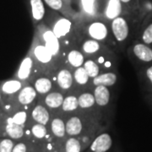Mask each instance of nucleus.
Segmentation results:
<instances>
[{"label": "nucleus", "mask_w": 152, "mask_h": 152, "mask_svg": "<svg viewBox=\"0 0 152 152\" xmlns=\"http://www.w3.org/2000/svg\"><path fill=\"white\" fill-rule=\"evenodd\" d=\"M78 111H80V108H79L77 91H74L65 94L64 102L62 104L61 108L58 113H60L64 117H66L69 114L75 113Z\"/></svg>", "instance_id": "18"}, {"label": "nucleus", "mask_w": 152, "mask_h": 152, "mask_svg": "<svg viewBox=\"0 0 152 152\" xmlns=\"http://www.w3.org/2000/svg\"><path fill=\"white\" fill-rule=\"evenodd\" d=\"M142 41L146 45L152 43V24H151L144 31L142 35Z\"/></svg>", "instance_id": "33"}, {"label": "nucleus", "mask_w": 152, "mask_h": 152, "mask_svg": "<svg viewBox=\"0 0 152 152\" xmlns=\"http://www.w3.org/2000/svg\"><path fill=\"white\" fill-rule=\"evenodd\" d=\"M38 95L31 83H27L14 96L6 100L3 108L5 113L20 107H31L37 101Z\"/></svg>", "instance_id": "4"}, {"label": "nucleus", "mask_w": 152, "mask_h": 152, "mask_svg": "<svg viewBox=\"0 0 152 152\" xmlns=\"http://www.w3.org/2000/svg\"><path fill=\"white\" fill-rule=\"evenodd\" d=\"M31 107H20L11 110L10 112L6 113L12 122L19 125L26 127L28 121L30 120L31 109Z\"/></svg>", "instance_id": "25"}, {"label": "nucleus", "mask_w": 152, "mask_h": 152, "mask_svg": "<svg viewBox=\"0 0 152 152\" xmlns=\"http://www.w3.org/2000/svg\"><path fill=\"white\" fill-rule=\"evenodd\" d=\"M133 52L135 57L142 62L149 63L152 61V49L146 44L137 43L133 48Z\"/></svg>", "instance_id": "28"}, {"label": "nucleus", "mask_w": 152, "mask_h": 152, "mask_svg": "<svg viewBox=\"0 0 152 152\" xmlns=\"http://www.w3.org/2000/svg\"><path fill=\"white\" fill-rule=\"evenodd\" d=\"M26 84L27 82L20 80L16 78H12L10 80L0 81V91L4 98V102L12 96H14Z\"/></svg>", "instance_id": "17"}, {"label": "nucleus", "mask_w": 152, "mask_h": 152, "mask_svg": "<svg viewBox=\"0 0 152 152\" xmlns=\"http://www.w3.org/2000/svg\"><path fill=\"white\" fill-rule=\"evenodd\" d=\"M49 141H59L67 137L65 118L60 113H53L48 125Z\"/></svg>", "instance_id": "7"}, {"label": "nucleus", "mask_w": 152, "mask_h": 152, "mask_svg": "<svg viewBox=\"0 0 152 152\" xmlns=\"http://www.w3.org/2000/svg\"><path fill=\"white\" fill-rule=\"evenodd\" d=\"M15 145V140L9 137L0 140V152H12Z\"/></svg>", "instance_id": "32"}, {"label": "nucleus", "mask_w": 152, "mask_h": 152, "mask_svg": "<svg viewBox=\"0 0 152 152\" xmlns=\"http://www.w3.org/2000/svg\"><path fill=\"white\" fill-rule=\"evenodd\" d=\"M83 67L88 73L91 80H92L98 75L102 73V67L98 64L96 60H94L91 58H86V59L85 60V63L83 64Z\"/></svg>", "instance_id": "30"}, {"label": "nucleus", "mask_w": 152, "mask_h": 152, "mask_svg": "<svg viewBox=\"0 0 152 152\" xmlns=\"http://www.w3.org/2000/svg\"><path fill=\"white\" fill-rule=\"evenodd\" d=\"M86 59V57L83 53L81 49L77 48L69 49L68 51H66L64 55V64L69 66L73 69L83 66Z\"/></svg>", "instance_id": "20"}, {"label": "nucleus", "mask_w": 152, "mask_h": 152, "mask_svg": "<svg viewBox=\"0 0 152 152\" xmlns=\"http://www.w3.org/2000/svg\"><path fill=\"white\" fill-rule=\"evenodd\" d=\"M30 126L29 129H26V135H31L36 140L42 141L49 140V130L48 127L46 125L36 123L30 119Z\"/></svg>", "instance_id": "22"}, {"label": "nucleus", "mask_w": 152, "mask_h": 152, "mask_svg": "<svg viewBox=\"0 0 152 152\" xmlns=\"http://www.w3.org/2000/svg\"><path fill=\"white\" fill-rule=\"evenodd\" d=\"M64 93L62 92L58 89H54L42 97L39 98L42 101L45 106L52 112V113H58L64 102Z\"/></svg>", "instance_id": "14"}, {"label": "nucleus", "mask_w": 152, "mask_h": 152, "mask_svg": "<svg viewBox=\"0 0 152 152\" xmlns=\"http://www.w3.org/2000/svg\"><path fill=\"white\" fill-rule=\"evenodd\" d=\"M123 11L122 2L120 0H108L104 11V15L108 20H113L121 15Z\"/></svg>", "instance_id": "27"}, {"label": "nucleus", "mask_w": 152, "mask_h": 152, "mask_svg": "<svg viewBox=\"0 0 152 152\" xmlns=\"http://www.w3.org/2000/svg\"><path fill=\"white\" fill-rule=\"evenodd\" d=\"M146 76L148 80H150V82L151 83L152 85V66L149 67L146 69Z\"/></svg>", "instance_id": "36"}, {"label": "nucleus", "mask_w": 152, "mask_h": 152, "mask_svg": "<svg viewBox=\"0 0 152 152\" xmlns=\"http://www.w3.org/2000/svg\"><path fill=\"white\" fill-rule=\"evenodd\" d=\"M80 49L86 58H94L101 53L108 52L105 44L90 37H87L82 42Z\"/></svg>", "instance_id": "15"}, {"label": "nucleus", "mask_w": 152, "mask_h": 152, "mask_svg": "<svg viewBox=\"0 0 152 152\" xmlns=\"http://www.w3.org/2000/svg\"><path fill=\"white\" fill-rule=\"evenodd\" d=\"M111 31L114 39L118 42H123L129 37V27L128 22L124 18L118 16L115 18L111 21Z\"/></svg>", "instance_id": "16"}, {"label": "nucleus", "mask_w": 152, "mask_h": 152, "mask_svg": "<svg viewBox=\"0 0 152 152\" xmlns=\"http://www.w3.org/2000/svg\"><path fill=\"white\" fill-rule=\"evenodd\" d=\"M121 2H123V3H129V2H130V0H120Z\"/></svg>", "instance_id": "39"}, {"label": "nucleus", "mask_w": 152, "mask_h": 152, "mask_svg": "<svg viewBox=\"0 0 152 152\" xmlns=\"http://www.w3.org/2000/svg\"><path fill=\"white\" fill-rule=\"evenodd\" d=\"M37 73L38 70L35 60L31 54L28 53L27 55L20 62L19 68L14 75V78H16L24 82L30 83L33 76L37 75Z\"/></svg>", "instance_id": "10"}, {"label": "nucleus", "mask_w": 152, "mask_h": 152, "mask_svg": "<svg viewBox=\"0 0 152 152\" xmlns=\"http://www.w3.org/2000/svg\"><path fill=\"white\" fill-rule=\"evenodd\" d=\"M57 89L64 94L75 91L73 75V69L66 64H61L52 75Z\"/></svg>", "instance_id": "5"}, {"label": "nucleus", "mask_w": 152, "mask_h": 152, "mask_svg": "<svg viewBox=\"0 0 152 152\" xmlns=\"http://www.w3.org/2000/svg\"><path fill=\"white\" fill-rule=\"evenodd\" d=\"M34 21L41 22L45 16V7L42 0H30Z\"/></svg>", "instance_id": "29"}, {"label": "nucleus", "mask_w": 152, "mask_h": 152, "mask_svg": "<svg viewBox=\"0 0 152 152\" xmlns=\"http://www.w3.org/2000/svg\"><path fill=\"white\" fill-rule=\"evenodd\" d=\"M78 102L80 111L85 113L97 114L98 107L96 103V99L91 88H86L84 90L77 91Z\"/></svg>", "instance_id": "12"}, {"label": "nucleus", "mask_w": 152, "mask_h": 152, "mask_svg": "<svg viewBox=\"0 0 152 152\" xmlns=\"http://www.w3.org/2000/svg\"><path fill=\"white\" fill-rule=\"evenodd\" d=\"M4 115H5V112H4V108H3V107L0 106V122L4 120Z\"/></svg>", "instance_id": "37"}, {"label": "nucleus", "mask_w": 152, "mask_h": 152, "mask_svg": "<svg viewBox=\"0 0 152 152\" xmlns=\"http://www.w3.org/2000/svg\"><path fill=\"white\" fill-rule=\"evenodd\" d=\"M82 8L89 15H95L96 13V0H81Z\"/></svg>", "instance_id": "31"}, {"label": "nucleus", "mask_w": 152, "mask_h": 152, "mask_svg": "<svg viewBox=\"0 0 152 152\" xmlns=\"http://www.w3.org/2000/svg\"><path fill=\"white\" fill-rule=\"evenodd\" d=\"M118 80V75L115 72H102L96 77L91 80L90 88L92 89L93 87L97 86H114Z\"/></svg>", "instance_id": "26"}, {"label": "nucleus", "mask_w": 152, "mask_h": 152, "mask_svg": "<svg viewBox=\"0 0 152 152\" xmlns=\"http://www.w3.org/2000/svg\"><path fill=\"white\" fill-rule=\"evenodd\" d=\"M113 145V139L108 133H102L90 145L91 152H107Z\"/></svg>", "instance_id": "21"}, {"label": "nucleus", "mask_w": 152, "mask_h": 152, "mask_svg": "<svg viewBox=\"0 0 152 152\" xmlns=\"http://www.w3.org/2000/svg\"><path fill=\"white\" fill-rule=\"evenodd\" d=\"M29 53L31 54L35 60L38 73H46L52 75L56 69L60 65L51 53V52L42 42L36 32Z\"/></svg>", "instance_id": "2"}, {"label": "nucleus", "mask_w": 152, "mask_h": 152, "mask_svg": "<svg viewBox=\"0 0 152 152\" xmlns=\"http://www.w3.org/2000/svg\"><path fill=\"white\" fill-rule=\"evenodd\" d=\"M48 5L54 10H60L63 8V0H44Z\"/></svg>", "instance_id": "35"}, {"label": "nucleus", "mask_w": 152, "mask_h": 152, "mask_svg": "<svg viewBox=\"0 0 152 152\" xmlns=\"http://www.w3.org/2000/svg\"><path fill=\"white\" fill-rule=\"evenodd\" d=\"M85 143L78 137L67 136L59 141L50 142L48 149L50 152H82Z\"/></svg>", "instance_id": "6"}, {"label": "nucleus", "mask_w": 152, "mask_h": 152, "mask_svg": "<svg viewBox=\"0 0 152 152\" xmlns=\"http://www.w3.org/2000/svg\"><path fill=\"white\" fill-rule=\"evenodd\" d=\"M30 145L27 142L20 141L15 143L12 152H29Z\"/></svg>", "instance_id": "34"}, {"label": "nucleus", "mask_w": 152, "mask_h": 152, "mask_svg": "<svg viewBox=\"0 0 152 152\" xmlns=\"http://www.w3.org/2000/svg\"><path fill=\"white\" fill-rule=\"evenodd\" d=\"M73 75L75 91H80L90 87L91 80L83 66L73 69Z\"/></svg>", "instance_id": "23"}, {"label": "nucleus", "mask_w": 152, "mask_h": 152, "mask_svg": "<svg viewBox=\"0 0 152 152\" xmlns=\"http://www.w3.org/2000/svg\"><path fill=\"white\" fill-rule=\"evenodd\" d=\"M36 33L37 34L42 42L51 52L56 61L59 64H61L60 63H64L63 61H64L65 55L64 44L57 37V36L52 31V29L44 24H40L37 27Z\"/></svg>", "instance_id": "3"}, {"label": "nucleus", "mask_w": 152, "mask_h": 152, "mask_svg": "<svg viewBox=\"0 0 152 152\" xmlns=\"http://www.w3.org/2000/svg\"><path fill=\"white\" fill-rule=\"evenodd\" d=\"M4 103V98L3 96V95H2V93H1V91H0V106L3 107Z\"/></svg>", "instance_id": "38"}, {"label": "nucleus", "mask_w": 152, "mask_h": 152, "mask_svg": "<svg viewBox=\"0 0 152 152\" xmlns=\"http://www.w3.org/2000/svg\"><path fill=\"white\" fill-rule=\"evenodd\" d=\"M111 28L102 20H94L86 27L87 37L106 43L111 37Z\"/></svg>", "instance_id": "9"}, {"label": "nucleus", "mask_w": 152, "mask_h": 152, "mask_svg": "<svg viewBox=\"0 0 152 152\" xmlns=\"http://www.w3.org/2000/svg\"><path fill=\"white\" fill-rule=\"evenodd\" d=\"M64 118L67 135L78 137L83 142L87 137L95 134L98 126L97 114L78 111Z\"/></svg>", "instance_id": "1"}, {"label": "nucleus", "mask_w": 152, "mask_h": 152, "mask_svg": "<svg viewBox=\"0 0 152 152\" xmlns=\"http://www.w3.org/2000/svg\"><path fill=\"white\" fill-rule=\"evenodd\" d=\"M4 130L6 135L14 140H21L25 135H26V127L15 124L11 121L8 115L6 116L4 119Z\"/></svg>", "instance_id": "19"}, {"label": "nucleus", "mask_w": 152, "mask_h": 152, "mask_svg": "<svg viewBox=\"0 0 152 152\" xmlns=\"http://www.w3.org/2000/svg\"><path fill=\"white\" fill-rule=\"evenodd\" d=\"M92 91L98 109L107 107L111 101V91L109 90V87L97 86L93 87Z\"/></svg>", "instance_id": "24"}, {"label": "nucleus", "mask_w": 152, "mask_h": 152, "mask_svg": "<svg viewBox=\"0 0 152 152\" xmlns=\"http://www.w3.org/2000/svg\"><path fill=\"white\" fill-rule=\"evenodd\" d=\"M50 28L63 44L64 43L66 40L69 39L75 31L73 22L65 17H60L58 20H56Z\"/></svg>", "instance_id": "11"}, {"label": "nucleus", "mask_w": 152, "mask_h": 152, "mask_svg": "<svg viewBox=\"0 0 152 152\" xmlns=\"http://www.w3.org/2000/svg\"><path fill=\"white\" fill-rule=\"evenodd\" d=\"M30 83L35 88L38 97H42L53 90L57 89L53 76L46 73H37L33 76Z\"/></svg>", "instance_id": "8"}, {"label": "nucleus", "mask_w": 152, "mask_h": 152, "mask_svg": "<svg viewBox=\"0 0 152 152\" xmlns=\"http://www.w3.org/2000/svg\"><path fill=\"white\" fill-rule=\"evenodd\" d=\"M52 115V112L45 106L42 101L38 97L37 101L35 102L31 109L30 119L38 124L48 126L51 120Z\"/></svg>", "instance_id": "13"}]
</instances>
